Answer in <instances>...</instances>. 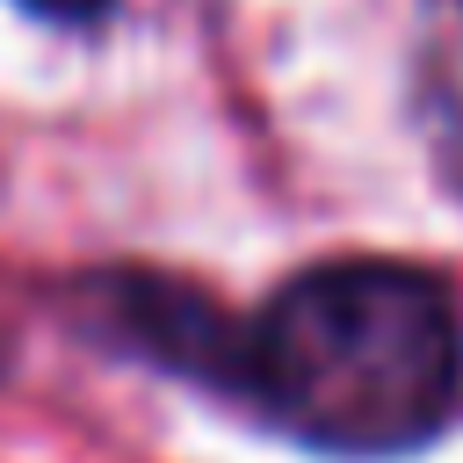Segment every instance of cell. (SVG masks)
Listing matches in <instances>:
<instances>
[{"label": "cell", "mask_w": 463, "mask_h": 463, "mask_svg": "<svg viewBox=\"0 0 463 463\" xmlns=\"http://www.w3.org/2000/svg\"><path fill=\"white\" fill-rule=\"evenodd\" d=\"M232 391L318 456H412L463 398L456 297L412 260L347 253L297 268L253 318H239Z\"/></svg>", "instance_id": "cell-1"}, {"label": "cell", "mask_w": 463, "mask_h": 463, "mask_svg": "<svg viewBox=\"0 0 463 463\" xmlns=\"http://www.w3.org/2000/svg\"><path fill=\"white\" fill-rule=\"evenodd\" d=\"M94 311L109 333H123L137 354L195 376V383H217L232 391V369H239V318L224 304H210L195 282H174V275H101L94 282Z\"/></svg>", "instance_id": "cell-2"}, {"label": "cell", "mask_w": 463, "mask_h": 463, "mask_svg": "<svg viewBox=\"0 0 463 463\" xmlns=\"http://www.w3.org/2000/svg\"><path fill=\"white\" fill-rule=\"evenodd\" d=\"M36 14H51V22H101L109 14V0H29Z\"/></svg>", "instance_id": "cell-3"}]
</instances>
